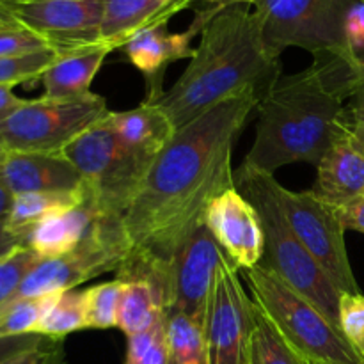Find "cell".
<instances>
[{
  "mask_svg": "<svg viewBox=\"0 0 364 364\" xmlns=\"http://www.w3.org/2000/svg\"><path fill=\"white\" fill-rule=\"evenodd\" d=\"M340 215L347 230L364 233V196L352 203L350 206H347V208L340 210Z\"/></svg>",
  "mask_w": 364,
  "mask_h": 364,
  "instance_id": "38",
  "label": "cell"
},
{
  "mask_svg": "<svg viewBox=\"0 0 364 364\" xmlns=\"http://www.w3.org/2000/svg\"><path fill=\"white\" fill-rule=\"evenodd\" d=\"M205 226L238 270L259 265L265 249L262 220L237 187L228 188L213 199L205 213Z\"/></svg>",
  "mask_w": 364,
  "mask_h": 364,
  "instance_id": "15",
  "label": "cell"
},
{
  "mask_svg": "<svg viewBox=\"0 0 364 364\" xmlns=\"http://www.w3.org/2000/svg\"><path fill=\"white\" fill-rule=\"evenodd\" d=\"M110 52L114 50L109 45L98 43L66 53H57V59L41 75L45 89L43 98L82 100L95 95L91 84Z\"/></svg>",
  "mask_w": 364,
  "mask_h": 364,
  "instance_id": "20",
  "label": "cell"
},
{
  "mask_svg": "<svg viewBox=\"0 0 364 364\" xmlns=\"http://www.w3.org/2000/svg\"><path fill=\"white\" fill-rule=\"evenodd\" d=\"M347 41L354 53L364 50V4L355 2L347 16Z\"/></svg>",
  "mask_w": 364,
  "mask_h": 364,
  "instance_id": "36",
  "label": "cell"
},
{
  "mask_svg": "<svg viewBox=\"0 0 364 364\" xmlns=\"http://www.w3.org/2000/svg\"><path fill=\"white\" fill-rule=\"evenodd\" d=\"M110 110L103 96L82 100H27L0 121L6 151L63 155L64 149L105 119Z\"/></svg>",
  "mask_w": 364,
  "mask_h": 364,
  "instance_id": "8",
  "label": "cell"
},
{
  "mask_svg": "<svg viewBox=\"0 0 364 364\" xmlns=\"http://www.w3.org/2000/svg\"><path fill=\"white\" fill-rule=\"evenodd\" d=\"M50 48L48 41L23 25L0 28V59L28 55Z\"/></svg>",
  "mask_w": 364,
  "mask_h": 364,
  "instance_id": "33",
  "label": "cell"
},
{
  "mask_svg": "<svg viewBox=\"0 0 364 364\" xmlns=\"http://www.w3.org/2000/svg\"><path fill=\"white\" fill-rule=\"evenodd\" d=\"M14 25H21V23L16 20L13 11H11L7 0H0V28L14 27Z\"/></svg>",
  "mask_w": 364,
  "mask_h": 364,
  "instance_id": "42",
  "label": "cell"
},
{
  "mask_svg": "<svg viewBox=\"0 0 364 364\" xmlns=\"http://www.w3.org/2000/svg\"><path fill=\"white\" fill-rule=\"evenodd\" d=\"M235 183L240 194L255 206L262 220L265 249L259 265L308 299L340 329V299L343 291L338 290L291 231L277 201L276 178L240 167Z\"/></svg>",
  "mask_w": 364,
  "mask_h": 364,
  "instance_id": "4",
  "label": "cell"
},
{
  "mask_svg": "<svg viewBox=\"0 0 364 364\" xmlns=\"http://www.w3.org/2000/svg\"><path fill=\"white\" fill-rule=\"evenodd\" d=\"M256 92L219 103L176 132L153 160L124 215L127 258L117 279H144L159 288L167 308L171 269L205 224L217 196L235 183L233 148L258 105Z\"/></svg>",
  "mask_w": 364,
  "mask_h": 364,
  "instance_id": "1",
  "label": "cell"
},
{
  "mask_svg": "<svg viewBox=\"0 0 364 364\" xmlns=\"http://www.w3.org/2000/svg\"><path fill=\"white\" fill-rule=\"evenodd\" d=\"M299 73H281L256 105V134L242 169L272 174L284 166H318L348 128L347 103L361 66L354 53H318Z\"/></svg>",
  "mask_w": 364,
  "mask_h": 364,
  "instance_id": "2",
  "label": "cell"
},
{
  "mask_svg": "<svg viewBox=\"0 0 364 364\" xmlns=\"http://www.w3.org/2000/svg\"><path fill=\"white\" fill-rule=\"evenodd\" d=\"M252 306L238 269L220 259L205 318L206 364H252Z\"/></svg>",
  "mask_w": 364,
  "mask_h": 364,
  "instance_id": "11",
  "label": "cell"
},
{
  "mask_svg": "<svg viewBox=\"0 0 364 364\" xmlns=\"http://www.w3.org/2000/svg\"><path fill=\"white\" fill-rule=\"evenodd\" d=\"M252 0H210V6H231V4H249L251 6Z\"/></svg>",
  "mask_w": 364,
  "mask_h": 364,
  "instance_id": "43",
  "label": "cell"
},
{
  "mask_svg": "<svg viewBox=\"0 0 364 364\" xmlns=\"http://www.w3.org/2000/svg\"><path fill=\"white\" fill-rule=\"evenodd\" d=\"M223 256V249L203 224L174 259L166 311H183L205 326L210 294Z\"/></svg>",
  "mask_w": 364,
  "mask_h": 364,
  "instance_id": "13",
  "label": "cell"
},
{
  "mask_svg": "<svg viewBox=\"0 0 364 364\" xmlns=\"http://www.w3.org/2000/svg\"><path fill=\"white\" fill-rule=\"evenodd\" d=\"M281 73L279 57L263 43L251 6L231 4L206 23L188 66L156 103L178 132L235 96L262 98Z\"/></svg>",
  "mask_w": 364,
  "mask_h": 364,
  "instance_id": "3",
  "label": "cell"
},
{
  "mask_svg": "<svg viewBox=\"0 0 364 364\" xmlns=\"http://www.w3.org/2000/svg\"><path fill=\"white\" fill-rule=\"evenodd\" d=\"M0 364H66L63 338L43 336L39 343Z\"/></svg>",
  "mask_w": 364,
  "mask_h": 364,
  "instance_id": "34",
  "label": "cell"
},
{
  "mask_svg": "<svg viewBox=\"0 0 364 364\" xmlns=\"http://www.w3.org/2000/svg\"><path fill=\"white\" fill-rule=\"evenodd\" d=\"M196 2L210 6V0H105L102 43L112 50L123 48L135 34L167 25L171 18Z\"/></svg>",
  "mask_w": 364,
  "mask_h": 364,
  "instance_id": "18",
  "label": "cell"
},
{
  "mask_svg": "<svg viewBox=\"0 0 364 364\" xmlns=\"http://www.w3.org/2000/svg\"><path fill=\"white\" fill-rule=\"evenodd\" d=\"M276 196L295 237L316 259L329 279L343 294H361L355 281L340 210L333 208L313 191L295 192L276 181Z\"/></svg>",
  "mask_w": 364,
  "mask_h": 364,
  "instance_id": "10",
  "label": "cell"
},
{
  "mask_svg": "<svg viewBox=\"0 0 364 364\" xmlns=\"http://www.w3.org/2000/svg\"><path fill=\"white\" fill-rule=\"evenodd\" d=\"M354 0H252L263 43L281 59L287 48L318 53H354L347 41V16Z\"/></svg>",
  "mask_w": 364,
  "mask_h": 364,
  "instance_id": "7",
  "label": "cell"
},
{
  "mask_svg": "<svg viewBox=\"0 0 364 364\" xmlns=\"http://www.w3.org/2000/svg\"><path fill=\"white\" fill-rule=\"evenodd\" d=\"M127 258L121 219L98 217L87 235L73 251L63 256L43 258L28 270L11 301L39 299L59 291L75 290V287L102 274L117 272Z\"/></svg>",
  "mask_w": 364,
  "mask_h": 364,
  "instance_id": "9",
  "label": "cell"
},
{
  "mask_svg": "<svg viewBox=\"0 0 364 364\" xmlns=\"http://www.w3.org/2000/svg\"><path fill=\"white\" fill-rule=\"evenodd\" d=\"M57 59V52L52 48L41 52L28 53V55L13 57V59H0V85H16L21 82L41 78L48 70L50 64Z\"/></svg>",
  "mask_w": 364,
  "mask_h": 364,
  "instance_id": "30",
  "label": "cell"
},
{
  "mask_svg": "<svg viewBox=\"0 0 364 364\" xmlns=\"http://www.w3.org/2000/svg\"><path fill=\"white\" fill-rule=\"evenodd\" d=\"M169 364H206L205 326L183 311H166Z\"/></svg>",
  "mask_w": 364,
  "mask_h": 364,
  "instance_id": "24",
  "label": "cell"
},
{
  "mask_svg": "<svg viewBox=\"0 0 364 364\" xmlns=\"http://www.w3.org/2000/svg\"><path fill=\"white\" fill-rule=\"evenodd\" d=\"M96 219L98 215H96L95 208L89 199H85L77 208L50 215L41 223L28 228L21 235L23 245L31 251L38 252L41 258L63 256L73 251L80 244Z\"/></svg>",
  "mask_w": 364,
  "mask_h": 364,
  "instance_id": "21",
  "label": "cell"
},
{
  "mask_svg": "<svg viewBox=\"0 0 364 364\" xmlns=\"http://www.w3.org/2000/svg\"><path fill=\"white\" fill-rule=\"evenodd\" d=\"M124 364H169L166 340V313L149 329L128 336Z\"/></svg>",
  "mask_w": 364,
  "mask_h": 364,
  "instance_id": "29",
  "label": "cell"
},
{
  "mask_svg": "<svg viewBox=\"0 0 364 364\" xmlns=\"http://www.w3.org/2000/svg\"><path fill=\"white\" fill-rule=\"evenodd\" d=\"M27 100L20 98L13 92V85H0V121L6 119L9 114L20 109Z\"/></svg>",
  "mask_w": 364,
  "mask_h": 364,
  "instance_id": "40",
  "label": "cell"
},
{
  "mask_svg": "<svg viewBox=\"0 0 364 364\" xmlns=\"http://www.w3.org/2000/svg\"><path fill=\"white\" fill-rule=\"evenodd\" d=\"M123 281L114 279L95 284L82 291L85 315V329H110L117 326V308H119Z\"/></svg>",
  "mask_w": 364,
  "mask_h": 364,
  "instance_id": "27",
  "label": "cell"
},
{
  "mask_svg": "<svg viewBox=\"0 0 364 364\" xmlns=\"http://www.w3.org/2000/svg\"><path fill=\"white\" fill-rule=\"evenodd\" d=\"M39 259H43L41 256L28 247H21L14 255L0 259V306L13 299L23 277Z\"/></svg>",
  "mask_w": 364,
  "mask_h": 364,
  "instance_id": "31",
  "label": "cell"
},
{
  "mask_svg": "<svg viewBox=\"0 0 364 364\" xmlns=\"http://www.w3.org/2000/svg\"><path fill=\"white\" fill-rule=\"evenodd\" d=\"M103 123L135 155L155 160L176 135L173 121L156 102L144 100L141 105L119 112H109Z\"/></svg>",
  "mask_w": 364,
  "mask_h": 364,
  "instance_id": "19",
  "label": "cell"
},
{
  "mask_svg": "<svg viewBox=\"0 0 364 364\" xmlns=\"http://www.w3.org/2000/svg\"><path fill=\"white\" fill-rule=\"evenodd\" d=\"M166 313L162 291L144 279L123 281L119 308H117V329L124 336H134L149 329Z\"/></svg>",
  "mask_w": 364,
  "mask_h": 364,
  "instance_id": "22",
  "label": "cell"
},
{
  "mask_svg": "<svg viewBox=\"0 0 364 364\" xmlns=\"http://www.w3.org/2000/svg\"><path fill=\"white\" fill-rule=\"evenodd\" d=\"M0 174L14 196L84 188L80 173L64 155L6 151L0 155Z\"/></svg>",
  "mask_w": 364,
  "mask_h": 364,
  "instance_id": "17",
  "label": "cell"
},
{
  "mask_svg": "<svg viewBox=\"0 0 364 364\" xmlns=\"http://www.w3.org/2000/svg\"><path fill=\"white\" fill-rule=\"evenodd\" d=\"M14 194L9 191V187L4 181L2 174H0V224H6L13 210Z\"/></svg>",
  "mask_w": 364,
  "mask_h": 364,
  "instance_id": "41",
  "label": "cell"
},
{
  "mask_svg": "<svg viewBox=\"0 0 364 364\" xmlns=\"http://www.w3.org/2000/svg\"><path fill=\"white\" fill-rule=\"evenodd\" d=\"M251 352L252 364H309L288 347L287 341L277 334L272 323L262 315L256 306L252 313Z\"/></svg>",
  "mask_w": 364,
  "mask_h": 364,
  "instance_id": "26",
  "label": "cell"
},
{
  "mask_svg": "<svg viewBox=\"0 0 364 364\" xmlns=\"http://www.w3.org/2000/svg\"><path fill=\"white\" fill-rule=\"evenodd\" d=\"M223 6H208L196 13L194 20L183 32H169L167 25L146 28L135 34L123 46L128 60L144 75L146 78V100L159 102L164 95V75L169 64L181 59H191L194 55V41L201 36L203 28L215 16Z\"/></svg>",
  "mask_w": 364,
  "mask_h": 364,
  "instance_id": "14",
  "label": "cell"
},
{
  "mask_svg": "<svg viewBox=\"0 0 364 364\" xmlns=\"http://www.w3.org/2000/svg\"><path fill=\"white\" fill-rule=\"evenodd\" d=\"M43 340L41 334H21V336H7L0 338V363L7 361L13 355L34 347L36 343Z\"/></svg>",
  "mask_w": 364,
  "mask_h": 364,
  "instance_id": "37",
  "label": "cell"
},
{
  "mask_svg": "<svg viewBox=\"0 0 364 364\" xmlns=\"http://www.w3.org/2000/svg\"><path fill=\"white\" fill-rule=\"evenodd\" d=\"M63 155L80 173L96 215L105 219L124 215L153 164L130 151L103 121L71 142Z\"/></svg>",
  "mask_w": 364,
  "mask_h": 364,
  "instance_id": "6",
  "label": "cell"
},
{
  "mask_svg": "<svg viewBox=\"0 0 364 364\" xmlns=\"http://www.w3.org/2000/svg\"><path fill=\"white\" fill-rule=\"evenodd\" d=\"M249 295L288 347L308 363L364 364V358L315 304L262 265L242 270Z\"/></svg>",
  "mask_w": 364,
  "mask_h": 364,
  "instance_id": "5",
  "label": "cell"
},
{
  "mask_svg": "<svg viewBox=\"0 0 364 364\" xmlns=\"http://www.w3.org/2000/svg\"><path fill=\"white\" fill-rule=\"evenodd\" d=\"M80 329H85L82 291L66 290L52 295L41 320H39L36 334L64 340V336Z\"/></svg>",
  "mask_w": 364,
  "mask_h": 364,
  "instance_id": "25",
  "label": "cell"
},
{
  "mask_svg": "<svg viewBox=\"0 0 364 364\" xmlns=\"http://www.w3.org/2000/svg\"><path fill=\"white\" fill-rule=\"evenodd\" d=\"M361 66V64H359ZM347 119L354 137L364 146V68L361 66V75L355 82L352 95L347 103Z\"/></svg>",
  "mask_w": 364,
  "mask_h": 364,
  "instance_id": "35",
  "label": "cell"
},
{
  "mask_svg": "<svg viewBox=\"0 0 364 364\" xmlns=\"http://www.w3.org/2000/svg\"><path fill=\"white\" fill-rule=\"evenodd\" d=\"M2 153H6V148H4V142L2 139H0V155H2Z\"/></svg>",
  "mask_w": 364,
  "mask_h": 364,
  "instance_id": "45",
  "label": "cell"
},
{
  "mask_svg": "<svg viewBox=\"0 0 364 364\" xmlns=\"http://www.w3.org/2000/svg\"><path fill=\"white\" fill-rule=\"evenodd\" d=\"M50 299L52 295L39 299H18L0 306V338L36 334Z\"/></svg>",
  "mask_w": 364,
  "mask_h": 364,
  "instance_id": "28",
  "label": "cell"
},
{
  "mask_svg": "<svg viewBox=\"0 0 364 364\" xmlns=\"http://www.w3.org/2000/svg\"><path fill=\"white\" fill-rule=\"evenodd\" d=\"M309 364H320V363H309Z\"/></svg>",
  "mask_w": 364,
  "mask_h": 364,
  "instance_id": "47",
  "label": "cell"
},
{
  "mask_svg": "<svg viewBox=\"0 0 364 364\" xmlns=\"http://www.w3.org/2000/svg\"><path fill=\"white\" fill-rule=\"evenodd\" d=\"M23 27L48 41L57 53L102 43L105 0H7Z\"/></svg>",
  "mask_w": 364,
  "mask_h": 364,
  "instance_id": "12",
  "label": "cell"
},
{
  "mask_svg": "<svg viewBox=\"0 0 364 364\" xmlns=\"http://www.w3.org/2000/svg\"><path fill=\"white\" fill-rule=\"evenodd\" d=\"M21 247H25L23 238L20 235L13 233L6 224H0V259L14 255Z\"/></svg>",
  "mask_w": 364,
  "mask_h": 364,
  "instance_id": "39",
  "label": "cell"
},
{
  "mask_svg": "<svg viewBox=\"0 0 364 364\" xmlns=\"http://www.w3.org/2000/svg\"><path fill=\"white\" fill-rule=\"evenodd\" d=\"M311 191L336 210L347 208L364 196V146L354 137L350 127L318 162Z\"/></svg>",
  "mask_w": 364,
  "mask_h": 364,
  "instance_id": "16",
  "label": "cell"
},
{
  "mask_svg": "<svg viewBox=\"0 0 364 364\" xmlns=\"http://www.w3.org/2000/svg\"><path fill=\"white\" fill-rule=\"evenodd\" d=\"M354 2H359V4H364V0H354Z\"/></svg>",
  "mask_w": 364,
  "mask_h": 364,
  "instance_id": "46",
  "label": "cell"
},
{
  "mask_svg": "<svg viewBox=\"0 0 364 364\" xmlns=\"http://www.w3.org/2000/svg\"><path fill=\"white\" fill-rule=\"evenodd\" d=\"M85 199H87L85 185L84 188L75 192H32V194L14 196L13 210L6 226L21 237L34 224L55 213L77 208Z\"/></svg>",
  "mask_w": 364,
  "mask_h": 364,
  "instance_id": "23",
  "label": "cell"
},
{
  "mask_svg": "<svg viewBox=\"0 0 364 364\" xmlns=\"http://www.w3.org/2000/svg\"><path fill=\"white\" fill-rule=\"evenodd\" d=\"M340 331L348 343L364 358V295L341 294Z\"/></svg>",
  "mask_w": 364,
  "mask_h": 364,
  "instance_id": "32",
  "label": "cell"
},
{
  "mask_svg": "<svg viewBox=\"0 0 364 364\" xmlns=\"http://www.w3.org/2000/svg\"><path fill=\"white\" fill-rule=\"evenodd\" d=\"M354 57H355V60H358V63L364 68V50H361V52H358V53H354Z\"/></svg>",
  "mask_w": 364,
  "mask_h": 364,
  "instance_id": "44",
  "label": "cell"
}]
</instances>
